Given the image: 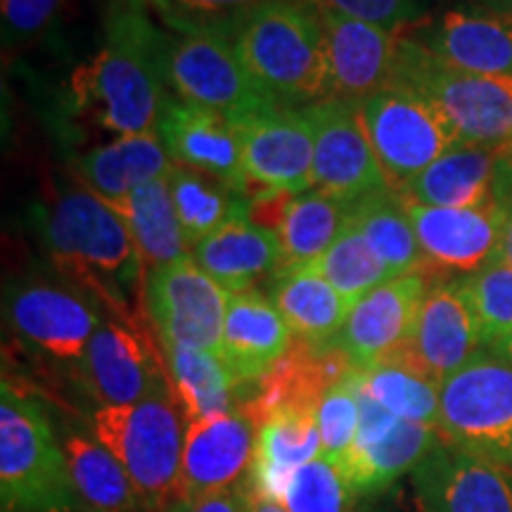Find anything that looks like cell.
<instances>
[{"instance_id": "1", "label": "cell", "mask_w": 512, "mask_h": 512, "mask_svg": "<svg viewBox=\"0 0 512 512\" xmlns=\"http://www.w3.org/2000/svg\"><path fill=\"white\" fill-rule=\"evenodd\" d=\"M169 41L143 0H117L105 22V43L72 76L74 105L114 136L157 133L169 86Z\"/></svg>"}, {"instance_id": "2", "label": "cell", "mask_w": 512, "mask_h": 512, "mask_svg": "<svg viewBox=\"0 0 512 512\" xmlns=\"http://www.w3.org/2000/svg\"><path fill=\"white\" fill-rule=\"evenodd\" d=\"M50 261L69 285L112 316H138L133 299L145 290V266L121 211L86 188H67L48 207Z\"/></svg>"}, {"instance_id": "3", "label": "cell", "mask_w": 512, "mask_h": 512, "mask_svg": "<svg viewBox=\"0 0 512 512\" xmlns=\"http://www.w3.org/2000/svg\"><path fill=\"white\" fill-rule=\"evenodd\" d=\"M249 76L283 107L330 98L328 43L320 8L306 0H268L233 36Z\"/></svg>"}, {"instance_id": "4", "label": "cell", "mask_w": 512, "mask_h": 512, "mask_svg": "<svg viewBox=\"0 0 512 512\" xmlns=\"http://www.w3.org/2000/svg\"><path fill=\"white\" fill-rule=\"evenodd\" d=\"M0 505L3 512L81 510L60 434L8 375L0 384Z\"/></svg>"}, {"instance_id": "5", "label": "cell", "mask_w": 512, "mask_h": 512, "mask_svg": "<svg viewBox=\"0 0 512 512\" xmlns=\"http://www.w3.org/2000/svg\"><path fill=\"white\" fill-rule=\"evenodd\" d=\"M392 86L418 93L448 121L460 143L512 145V79L451 67L403 31Z\"/></svg>"}, {"instance_id": "6", "label": "cell", "mask_w": 512, "mask_h": 512, "mask_svg": "<svg viewBox=\"0 0 512 512\" xmlns=\"http://www.w3.org/2000/svg\"><path fill=\"white\" fill-rule=\"evenodd\" d=\"M185 418L171 389L128 406H100L91 432L124 465L147 512L178 498Z\"/></svg>"}, {"instance_id": "7", "label": "cell", "mask_w": 512, "mask_h": 512, "mask_svg": "<svg viewBox=\"0 0 512 512\" xmlns=\"http://www.w3.org/2000/svg\"><path fill=\"white\" fill-rule=\"evenodd\" d=\"M439 432L512 475V361L477 351L441 384Z\"/></svg>"}, {"instance_id": "8", "label": "cell", "mask_w": 512, "mask_h": 512, "mask_svg": "<svg viewBox=\"0 0 512 512\" xmlns=\"http://www.w3.org/2000/svg\"><path fill=\"white\" fill-rule=\"evenodd\" d=\"M361 119L389 188L401 192L460 140L418 93L389 86L361 102Z\"/></svg>"}, {"instance_id": "9", "label": "cell", "mask_w": 512, "mask_h": 512, "mask_svg": "<svg viewBox=\"0 0 512 512\" xmlns=\"http://www.w3.org/2000/svg\"><path fill=\"white\" fill-rule=\"evenodd\" d=\"M230 292L195 256H181L145 275L143 304L162 347L207 349L219 354Z\"/></svg>"}, {"instance_id": "10", "label": "cell", "mask_w": 512, "mask_h": 512, "mask_svg": "<svg viewBox=\"0 0 512 512\" xmlns=\"http://www.w3.org/2000/svg\"><path fill=\"white\" fill-rule=\"evenodd\" d=\"M169 86L176 98L240 119L278 105L242 64L233 38L178 34L169 41Z\"/></svg>"}, {"instance_id": "11", "label": "cell", "mask_w": 512, "mask_h": 512, "mask_svg": "<svg viewBox=\"0 0 512 512\" xmlns=\"http://www.w3.org/2000/svg\"><path fill=\"white\" fill-rule=\"evenodd\" d=\"M138 316H110L88 344L83 384L100 406H128L171 389L162 344Z\"/></svg>"}, {"instance_id": "12", "label": "cell", "mask_w": 512, "mask_h": 512, "mask_svg": "<svg viewBox=\"0 0 512 512\" xmlns=\"http://www.w3.org/2000/svg\"><path fill=\"white\" fill-rule=\"evenodd\" d=\"M304 112L313 128V188L351 207L392 190L363 126L361 102L325 98Z\"/></svg>"}, {"instance_id": "13", "label": "cell", "mask_w": 512, "mask_h": 512, "mask_svg": "<svg viewBox=\"0 0 512 512\" xmlns=\"http://www.w3.org/2000/svg\"><path fill=\"white\" fill-rule=\"evenodd\" d=\"M247 195L313 188V128L304 107H268L233 119Z\"/></svg>"}, {"instance_id": "14", "label": "cell", "mask_w": 512, "mask_h": 512, "mask_svg": "<svg viewBox=\"0 0 512 512\" xmlns=\"http://www.w3.org/2000/svg\"><path fill=\"white\" fill-rule=\"evenodd\" d=\"M8 320L27 347L62 366H79L100 328V306L74 287L27 283L8 297Z\"/></svg>"}, {"instance_id": "15", "label": "cell", "mask_w": 512, "mask_h": 512, "mask_svg": "<svg viewBox=\"0 0 512 512\" xmlns=\"http://www.w3.org/2000/svg\"><path fill=\"white\" fill-rule=\"evenodd\" d=\"M482 349V330L463 290V280L430 278L413 335L389 361H399L432 382L444 384Z\"/></svg>"}, {"instance_id": "16", "label": "cell", "mask_w": 512, "mask_h": 512, "mask_svg": "<svg viewBox=\"0 0 512 512\" xmlns=\"http://www.w3.org/2000/svg\"><path fill=\"white\" fill-rule=\"evenodd\" d=\"M361 425L344 472L356 498L380 496L413 472L427 453L444 439L439 427L403 420L358 389Z\"/></svg>"}, {"instance_id": "17", "label": "cell", "mask_w": 512, "mask_h": 512, "mask_svg": "<svg viewBox=\"0 0 512 512\" xmlns=\"http://www.w3.org/2000/svg\"><path fill=\"white\" fill-rule=\"evenodd\" d=\"M422 252V273L467 278L498 259L503 238V207H427L406 200Z\"/></svg>"}, {"instance_id": "18", "label": "cell", "mask_w": 512, "mask_h": 512, "mask_svg": "<svg viewBox=\"0 0 512 512\" xmlns=\"http://www.w3.org/2000/svg\"><path fill=\"white\" fill-rule=\"evenodd\" d=\"M422 512H512V475L441 439L411 472Z\"/></svg>"}, {"instance_id": "19", "label": "cell", "mask_w": 512, "mask_h": 512, "mask_svg": "<svg viewBox=\"0 0 512 512\" xmlns=\"http://www.w3.org/2000/svg\"><path fill=\"white\" fill-rule=\"evenodd\" d=\"M427 287L430 278L422 271L399 275L375 287L351 306L332 347L342 351L358 370L394 358L413 335Z\"/></svg>"}, {"instance_id": "20", "label": "cell", "mask_w": 512, "mask_h": 512, "mask_svg": "<svg viewBox=\"0 0 512 512\" xmlns=\"http://www.w3.org/2000/svg\"><path fill=\"white\" fill-rule=\"evenodd\" d=\"M259 427L242 408L188 422L178 498H204L245 482Z\"/></svg>"}, {"instance_id": "21", "label": "cell", "mask_w": 512, "mask_h": 512, "mask_svg": "<svg viewBox=\"0 0 512 512\" xmlns=\"http://www.w3.org/2000/svg\"><path fill=\"white\" fill-rule=\"evenodd\" d=\"M512 185V145H453L399 195L427 207L477 209L501 204Z\"/></svg>"}, {"instance_id": "22", "label": "cell", "mask_w": 512, "mask_h": 512, "mask_svg": "<svg viewBox=\"0 0 512 512\" xmlns=\"http://www.w3.org/2000/svg\"><path fill=\"white\" fill-rule=\"evenodd\" d=\"M328 43L330 98L363 102L392 86L401 34L380 24L320 8Z\"/></svg>"}, {"instance_id": "23", "label": "cell", "mask_w": 512, "mask_h": 512, "mask_svg": "<svg viewBox=\"0 0 512 512\" xmlns=\"http://www.w3.org/2000/svg\"><path fill=\"white\" fill-rule=\"evenodd\" d=\"M292 344L290 325L266 292L254 287L230 294L219 356L238 384V406Z\"/></svg>"}, {"instance_id": "24", "label": "cell", "mask_w": 512, "mask_h": 512, "mask_svg": "<svg viewBox=\"0 0 512 512\" xmlns=\"http://www.w3.org/2000/svg\"><path fill=\"white\" fill-rule=\"evenodd\" d=\"M157 133L176 166H188L245 192L240 138L233 119H228L226 114L171 95L159 119Z\"/></svg>"}, {"instance_id": "25", "label": "cell", "mask_w": 512, "mask_h": 512, "mask_svg": "<svg viewBox=\"0 0 512 512\" xmlns=\"http://www.w3.org/2000/svg\"><path fill=\"white\" fill-rule=\"evenodd\" d=\"M354 363L337 347H311L294 339L292 349L275 363L271 373L240 403L256 427L285 411H318L332 384L354 373Z\"/></svg>"}, {"instance_id": "26", "label": "cell", "mask_w": 512, "mask_h": 512, "mask_svg": "<svg viewBox=\"0 0 512 512\" xmlns=\"http://www.w3.org/2000/svg\"><path fill=\"white\" fill-rule=\"evenodd\" d=\"M408 31L451 67L512 79V22L494 10L456 8Z\"/></svg>"}, {"instance_id": "27", "label": "cell", "mask_w": 512, "mask_h": 512, "mask_svg": "<svg viewBox=\"0 0 512 512\" xmlns=\"http://www.w3.org/2000/svg\"><path fill=\"white\" fill-rule=\"evenodd\" d=\"M174 166L159 133L117 136L74 162L79 181L112 207H119L140 185L169 178Z\"/></svg>"}, {"instance_id": "28", "label": "cell", "mask_w": 512, "mask_h": 512, "mask_svg": "<svg viewBox=\"0 0 512 512\" xmlns=\"http://www.w3.org/2000/svg\"><path fill=\"white\" fill-rule=\"evenodd\" d=\"M192 256L223 290L242 292L271 280L283 266L278 235L238 214L192 247Z\"/></svg>"}, {"instance_id": "29", "label": "cell", "mask_w": 512, "mask_h": 512, "mask_svg": "<svg viewBox=\"0 0 512 512\" xmlns=\"http://www.w3.org/2000/svg\"><path fill=\"white\" fill-rule=\"evenodd\" d=\"M323 453L318 420L313 411H285L259 425L256 453L245 479L254 496L283 503L287 486L297 470Z\"/></svg>"}, {"instance_id": "30", "label": "cell", "mask_w": 512, "mask_h": 512, "mask_svg": "<svg viewBox=\"0 0 512 512\" xmlns=\"http://www.w3.org/2000/svg\"><path fill=\"white\" fill-rule=\"evenodd\" d=\"M268 297L297 342L328 347L347 323L351 304L311 266L283 268L268 280Z\"/></svg>"}, {"instance_id": "31", "label": "cell", "mask_w": 512, "mask_h": 512, "mask_svg": "<svg viewBox=\"0 0 512 512\" xmlns=\"http://www.w3.org/2000/svg\"><path fill=\"white\" fill-rule=\"evenodd\" d=\"M60 441L83 512H147L124 465L93 432L64 427Z\"/></svg>"}, {"instance_id": "32", "label": "cell", "mask_w": 512, "mask_h": 512, "mask_svg": "<svg viewBox=\"0 0 512 512\" xmlns=\"http://www.w3.org/2000/svg\"><path fill=\"white\" fill-rule=\"evenodd\" d=\"M117 209L128 223L145 271L171 264L192 252L178 221L169 178L140 185Z\"/></svg>"}, {"instance_id": "33", "label": "cell", "mask_w": 512, "mask_h": 512, "mask_svg": "<svg viewBox=\"0 0 512 512\" xmlns=\"http://www.w3.org/2000/svg\"><path fill=\"white\" fill-rule=\"evenodd\" d=\"M169 368L171 392L188 422L238 408V384L216 351L162 347Z\"/></svg>"}, {"instance_id": "34", "label": "cell", "mask_w": 512, "mask_h": 512, "mask_svg": "<svg viewBox=\"0 0 512 512\" xmlns=\"http://www.w3.org/2000/svg\"><path fill=\"white\" fill-rule=\"evenodd\" d=\"M351 219V204L339 202L316 188L299 192L287 204L278 228L283 268L311 266L320 259Z\"/></svg>"}, {"instance_id": "35", "label": "cell", "mask_w": 512, "mask_h": 512, "mask_svg": "<svg viewBox=\"0 0 512 512\" xmlns=\"http://www.w3.org/2000/svg\"><path fill=\"white\" fill-rule=\"evenodd\" d=\"M351 223L373 249L392 278L422 271V252L406 200L387 190L351 207Z\"/></svg>"}, {"instance_id": "36", "label": "cell", "mask_w": 512, "mask_h": 512, "mask_svg": "<svg viewBox=\"0 0 512 512\" xmlns=\"http://www.w3.org/2000/svg\"><path fill=\"white\" fill-rule=\"evenodd\" d=\"M169 188L190 247L209 238L238 214H247L249 197L245 192L188 166H174Z\"/></svg>"}, {"instance_id": "37", "label": "cell", "mask_w": 512, "mask_h": 512, "mask_svg": "<svg viewBox=\"0 0 512 512\" xmlns=\"http://www.w3.org/2000/svg\"><path fill=\"white\" fill-rule=\"evenodd\" d=\"M358 389L403 420L439 427L441 384L399 361L358 370Z\"/></svg>"}, {"instance_id": "38", "label": "cell", "mask_w": 512, "mask_h": 512, "mask_svg": "<svg viewBox=\"0 0 512 512\" xmlns=\"http://www.w3.org/2000/svg\"><path fill=\"white\" fill-rule=\"evenodd\" d=\"M311 268L323 275L351 306L375 287L392 280L351 219L337 240L320 254V259L313 261Z\"/></svg>"}, {"instance_id": "39", "label": "cell", "mask_w": 512, "mask_h": 512, "mask_svg": "<svg viewBox=\"0 0 512 512\" xmlns=\"http://www.w3.org/2000/svg\"><path fill=\"white\" fill-rule=\"evenodd\" d=\"M178 34H219L233 38L242 22L268 0H147Z\"/></svg>"}, {"instance_id": "40", "label": "cell", "mask_w": 512, "mask_h": 512, "mask_svg": "<svg viewBox=\"0 0 512 512\" xmlns=\"http://www.w3.org/2000/svg\"><path fill=\"white\" fill-rule=\"evenodd\" d=\"M349 477L337 460L318 456L306 463L287 486V512H351L354 505Z\"/></svg>"}, {"instance_id": "41", "label": "cell", "mask_w": 512, "mask_h": 512, "mask_svg": "<svg viewBox=\"0 0 512 512\" xmlns=\"http://www.w3.org/2000/svg\"><path fill=\"white\" fill-rule=\"evenodd\" d=\"M460 280L477 316L484 347H489L512 330V266L496 259Z\"/></svg>"}, {"instance_id": "42", "label": "cell", "mask_w": 512, "mask_h": 512, "mask_svg": "<svg viewBox=\"0 0 512 512\" xmlns=\"http://www.w3.org/2000/svg\"><path fill=\"white\" fill-rule=\"evenodd\" d=\"M323 453L320 456L337 460L344 467L351 448L356 444L361 425V401H358V368L344 380L332 384L316 411Z\"/></svg>"}, {"instance_id": "43", "label": "cell", "mask_w": 512, "mask_h": 512, "mask_svg": "<svg viewBox=\"0 0 512 512\" xmlns=\"http://www.w3.org/2000/svg\"><path fill=\"white\" fill-rule=\"evenodd\" d=\"M323 3L325 8H335L403 34L422 22L432 0H323Z\"/></svg>"}, {"instance_id": "44", "label": "cell", "mask_w": 512, "mask_h": 512, "mask_svg": "<svg viewBox=\"0 0 512 512\" xmlns=\"http://www.w3.org/2000/svg\"><path fill=\"white\" fill-rule=\"evenodd\" d=\"M62 5L64 0H3L5 46L46 31L60 15Z\"/></svg>"}, {"instance_id": "45", "label": "cell", "mask_w": 512, "mask_h": 512, "mask_svg": "<svg viewBox=\"0 0 512 512\" xmlns=\"http://www.w3.org/2000/svg\"><path fill=\"white\" fill-rule=\"evenodd\" d=\"M159 512H247L245 484L204 498H176Z\"/></svg>"}, {"instance_id": "46", "label": "cell", "mask_w": 512, "mask_h": 512, "mask_svg": "<svg viewBox=\"0 0 512 512\" xmlns=\"http://www.w3.org/2000/svg\"><path fill=\"white\" fill-rule=\"evenodd\" d=\"M503 207V238L501 249H498V259L512 266V192L501 202Z\"/></svg>"}, {"instance_id": "47", "label": "cell", "mask_w": 512, "mask_h": 512, "mask_svg": "<svg viewBox=\"0 0 512 512\" xmlns=\"http://www.w3.org/2000/svg\"><path fill=\"white\" fill-rule=\"evenodd\" d=\"M247 512H287V508L280 501H273V498L254 496L247 491Z\"/></svg>"}, {"instance_id": "48", "label": "cell", "mask_w": 512, "mask_h": 512, "mask_svg": "<svg viewBox=\"0 0 512 512\" xmlns=\"http://www.w3.org/2000/svg\"><path fill=\"white\" fill-rule=\"evenodd\" d=\"M479 3H482V8L494 10L512 22V0H479Z\"/></svg>"}, {"instance_id": "49", "label": "cell", "mask_w": 512, "mask_h": 512, "mask_svg": "<svg viewBox=\"0 0 512 512\" xmlns=\"http://www.w3.org/2000/svg\"><path fill=\"white\" fill-rule=\"evenodd\" d=\"M363 512H422V510L418 508V503H415L413 510H408L406 505H401V503H389V501H384V503L370 505V508H366Z\"/></svg>"}, {"instance_id": "50", "label": "cell", "mask_w": 512, "mask_h": 512, "mask_svg": "<svg viewBox=\"0 0 512 512\" xmlns=\"http://www.w3.org/2000/svg\"><path fill=\"white\" fill-rule=\"evenodd\" d=\"M486 349H494V351H498V354L510 358V361H512V330L508 332V335H503L501 339H496L494 344H489Z\"/></svg>"}, {"instance_id": "51", "label": "cell", "mask_w": 512, "mask_h": 512, "mask_svg": "<svg viewBox=\"0 0 512 512\" xmlns=\"http://www.w3.org/2000/svg\"><path fill=\"white\" fill-rule=\"evenodd\" d=\"M306 3L316 5V8H325V3H323V0H306Z\"/></svg>"}]
</instances>
